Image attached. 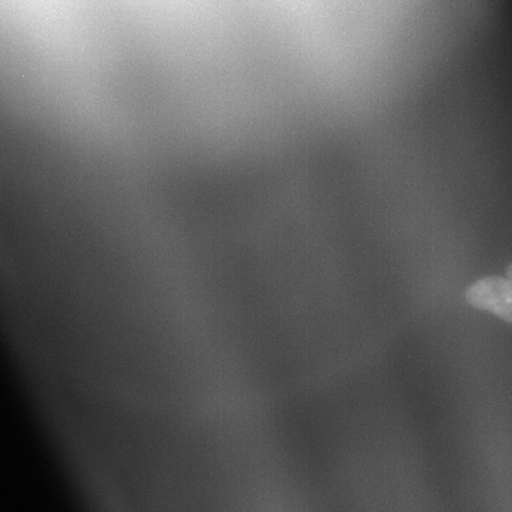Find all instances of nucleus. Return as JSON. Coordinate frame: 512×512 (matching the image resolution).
Returning <instances> with one entry per match:
<instances>
[{
	"instance_id": "nucleus-1",
	"label": "nucleus",
	"mask_w": 512,
	"mask_h": 512,
	"mask_svg": "<svg viewBox=\"0 0 512 512\" xmlns=\"http://www.w3.org/2000/svg\"><path fill=\"white\" fill-rule=\"evenodd\" d=\"M467 302L478 311L494 313L512 325V281L501 276L480 279L466 291Z\"/></svg>"
},
{
	"instance_id": "nucleus-2",
	"label": "nucleus",
	"mask_w": 512,
	"mask_h": 512,
	"mask_svg": "<svg viewBox=\"0 0 512 512\" xmlns=\"http://www.w3.org/2000/svg\"><path fill=\"white\" fill-rule=\"evenodd\" d=\"M507 278L512 281V264L507 268Z\"/></svg>"
}]
</instances>
